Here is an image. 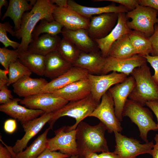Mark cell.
<instances>
[{
  "instance_id": "7402d4cb",
  "label": "cell",
  "mask_w": 158,
  "mask_h": 158,
  "mask_svg": "<svg viewBox=\"0 0 158 158\" xmlns=\"http://www.w3.org/2000/svg\"><path fill=\"white\" fill-rule=\"evenodd\" d=\"M48 82L44 78H34L25 76L12 84L13 91L19 97H26L40 92Z\"/></svg>"
},
{
  "instance_id": "d6986e66",
  "label": "cell",
  "mask_w": 158,
  "mask_h": 158,
  "mask_svg": "<svg viewBox=\"0 0 158 158\" xmlns=\"http://www.w3.org/2000/svg\"><path fill=\"white\" fill-rule=\"evenodd\" d=\"M21 99L13 98L9 102L0 105V111L22 125L41 116L44 113L42 110L30 109L18 104Z\"/></svg>"
},
{
  "instance_id": "4fadbf2b",
  "label": "cell",
  "mask_w": 158,
  "mask_h": 158,
  "mask_svg": "<svg viewBox=\"0 0 158 158\" xmlns=\"http://www.w3.org/2000/svg\"><path fill=\"white\" fill-rule=\"evenodd\" d=\"M147 63L143 56L136 54L126 59H119L108 56L106 58L105 63L101 75H106L111 71L121 73L128 76L135 68Z\"/></svg>"
},
{
  "instance_id": "83f0119b",
  "label": "cell",
  "mask_w": 158,
  "mask_h": 158,
  "mask_svg": "<svg viewBox=\"0 0 158 158\" xmlns=\"http://www.w3.org/2000/svg\"><path fill=\"white\" fill-rule=\"evenodd\" d=\"M18 60L32 72L39 76L44 75L45 56L27 51L20 52Z\"/></svg>"
},
{
  "instance_id": "44dd1931",
  "label": "cell",
  "mask_w": 158,
  "mask_h": 158,
  "mask_svg": "<svg viewBox=\"0 0 158 158\" xmlns=\"http://www.w3.org/2000/svg\"><path fill=\"white\" fill-rule=\"evenodd\" d=\"M72 66L57 50L54 51L45 56L44 76L53 80L67 72Z\"/></svg>"
},
{
  "instance_id": "e0dca14e",
  "label": "cell",
  "mask_w": 158,
  "mask_h": 158,
  "mask_svg": "<svg viewBox=\"0 0 158 158\" xmlns=\"http://www.w3.org/2000/svg\"><path fill=\"white\" fill-rule=\"evenodd\" d=\"M89 73L84 69L73 66L67 72L48 82L40 92L54 93L73 82L87 78Z\"/></svg>"
},
{
  "instance_id": "ab89813d",
  "label": "cell",
  "mask_w": 158,
  "mask_h": 158,
  "mask_svg": "<svg viewBox=\"0 0 158 158\" xmlns=\"http://www.w3.org/2000/svg\"><path fill=\"white\" fill-rule=\"evenodd\" d=\"M95 1H107L118 3L125 7L129 11L134 9L139 5L138 0H99Z\"/></svg>"
},
{
  "instance_id": "f35d334b",
  "label": "cell",
  "mask_w": 158,
  "mask_h": 158,
  "mask_svg": "<svg viewBox=\"0 0 158 158\" xmlns=\"http://www.w3.org/2000/svg\"><path fill=\"white\" fill-rule=\"evenodd\" d=\"M0 103L1 104H7L13 99L11 91L6 85L0 88Z\"/></svg>"
},
{
  "instance_id": "7a4b0ae2",
  "label": "cell",
  "mask_w": 158,
  "mask_h": 158,
  "mask_svg": "<svg viewBox=\"0 0 158 158\" xmlns=\"http://www.w3.org/2000/svg\"><path fill=\"white\" fill-rule=\"evenodd\" d=\"M54 6L49 0H37L32 9L24 13L20 29L15 31V37L21 39L18 49L19 52L27 51L29 45L33 40L32 33L39 21L43 19L50 21L54 20L52 15Z\"/></svg>"
},
{
  "instance_id": "6da1fadb",
  "label": "cell",
  "mask_w": 158,
  "mask_h": 158,
  "mask_svg": "<svg viewBox=\"0 0 158 158\" xmlns=\"http://www.w3.org/2000/svg\"><path fill=\"white\" fill-rule=\"evenodd\" d=\"M76 141L79 157L84 158L92 153L109 152L105 137L107 130L101 122L97 125L91 126L83 121L76 129Z\"/></svg>"
},
{
  "instance_id": "bcb514c9",
  "label": "cell",
  "mask_w": 158,
  "mask_h": 158,
  "mask_svg": "<svg viewBox=\"0 0 158 158\" xmlns=\"http://www.w3.org/2000/svg\"><path fill=\"white\" fill-rule=\"evenodd\" d=\"M146 106L148 107L156 116L157 121V125L158 129V102H147L146 104Z\"/></svg>"
},
{
  "instance_id": "d4e9b609",
  "label": "cell",
  "mask_w": 158,
  "mask_h": 158,
  "mask_svg": "<svg viewBox=\"0 0 158 158\" xmlns=\"http://www.w3.org/2000/svg\"><path fill=\"white\" fill-rule=\"evenodd\" d=\"M61 39L57 35L44 34L33 39L28 46L29 52L44 56L57 50Z\"/></svg>"
},
{
  "instance_id": "cb8c5ba5",
  "label": "cell",
  "mask_w": 158,
  "mask_h": 158,
  "mask_svg": "<svg viewBox=\"0 0 158 158\" xmlns=\"http://www.w3.org/2000/svg\"><path fill=\"white\" fill-rule=\"evenodd\" d=\"M63 37L71 42L81 51L90 52L96 51V44L85 29L70 30L63 28Z\"/></svg>"
},
{
  "instance_id": "f546056e",
  "label": "cell",
  "mask_w": 158,
  "mask_h": 158,
  "mask_svg": "<svg viewBox=\"0 0 158 158\" xmlns=\"http://www.w3.org/2000/svg\"><path fill=\"white\" fill-rule=\"evenodd\" d=\"M48 128L24 150L16 154L17 158H37L47 147Z\"/></svg>"
},
{
  "instance_id": "4dcf8cb0",
  "label": "cell",
  "mask_w": 158,
  "mask_h": 158,
  "mask_svg": "<svg viewBox=\"0 0 158 158\" xmlns=\"http://www.w3.org/2000/svg\"><path fill=\"white\" fill-rule=\"evenodd\" d=\"M132 45L137 54L142 56L151 54V44L149 38L138 31L132 30L128 34Z\"/></svg>"
},
{
  "instance_id": "60d3db41",
  "label": "cell",
  "mask_w": 158,
  "mask_h": 158,
  "mask_svg": "<svg viewBox=\"0 0 158 158\" xmlns=\"http://www.w3.org/2000/svg\"><path fill=\"white\" fill-rule=\"evenodd\" d=\"M70 157L60 152L51 151L47 148L37 158H68Z\"/></svg>"
},
{
  "instance_id": "8fae6325",
  "label": "cell",
  "mask_w": 158,
  "mask_h": 158,
  "mask_svg": "<svg viewBox=\"0 0 158 158\" xmlns=\"http://www.w3.org/2000/svg\"><path fill=\"white\" fill-rule=\"evenodd\" d=\"M128 76L123 73L113 71L109 74L95 75L89 73L91 94L100 103L102 96L113 86L124 80Z\"/></svg>"
},
{
  "instance_id": "4316f807",
  "label": "cell",
  "mask_w": 158,
  "mask_h": 158,
  "mask_svg": "<svg viewBox=\"0 0 158 158\" xmlns=\"http://www.w3.org/2000/svg\"><path fill=\"white\" fill-rule=\"evenodd\" d=\"M28 1L26 0H10L7 10L1 19V21L9 17L13 21L15 31L19 30L25 12L30 11L33 7Z\"/></svg>"
},
{
  "instance_id": "d6a6232c",
  "label": "cell",
  "mask_w": 158,
  "mask_h": 158,
  "mask_svg": "<svg viewBox=\"0 0 158 158\" xmlns=\"http://www.w3.org/2000/svg\"><path fill=\"white\" fill-rule=\"evenodd\" d=\"M57 50L63 57L72 65L81 51L70 40L63 37Z\"/></svg>"
},
{
  "instance_id": "8992f818",
  "label": "cell",
  "mask_w": 158,
  "mask_h": 158,
  "mask_svg": "<svg viewBox=\"0 0 158 158\" xmlns=\"http://www.w3.org/2000/svg\"><path fill=\"white\" fill-rule=\"evenodd\" d=\"M158 11L152 8L138 5L134 10L126 13L128 27L140 31L149 38L153 34L154 25L158 24Z\"/></svg>"
},
{
  "instance_id": "f6af8a7d",
  "label": "cell",
  "mask_w": 158,
  "mask_h": 158,
  "mask_svg": "<svg viewBox=\"0 0 158 158\" xmlns=\"http://www.w3.org/2000/svg\"><path fill=\"white\" fill-rule=\"evenodd\" d=\"M8 70L0 69V88L5 85H7L9 81Z\"/></svg>"
},
{
  "instance_id": "ba28073f",
  "label": "cell",
  "mask_w": 158,
  "mask_h": 158,
  "mask_svg": "<svg viewBox=\"0 0 158 158\" xmlns=\"http://www.w3.org/2000/svg\"><path fill=\"white\" fill-rule=\"evenodd\" d=\"M68 102L53 93L40 92L24 98L19 103L28 108L49 114L59 110Z\"/></svg>"
},
{
  "instance_id": "74e56055",
  "label": "cell",
  "mask_w": 158,
  "mask_h": 158,
  "mask_svg": "<svg viewBox=\"0 0 158 158\" xmlns=\"http://www.w3.org/2000/svg\"><path fill=\"white\" fill-rule=\"evenodd\" d=\"M154 28L153 34L149 37L152 49L151 54L152 56H158V24L155 25Z\"/></svg>"
},
{
  "instance_id": "681fc988",
  "label": "cell",
  "mask_w": 158,
  "mask_h": 158,
  "mask_svg": "<svg viewBox=\"0 0 158 158\" xmlns=\"http://www.w3.org/2000/svg\"><path fill=\"white\" fill-rule=\"evenodd\" d=\"M101 158H118L114 152H102L99 154Z\"/></svg>"
},
{
  "instance_id": "5b68a950",
  "label": "cell",
  "mask_w": 158,
  "mask_h": 158,
  "mask_svg": "<svg viewBox=\"0 0 158 158\" xmlns=\"http://www.w3.org/2000/svg\"><path fill=\"white\" fill-rule=\"evenodd\" d=\"M122 116L123 117H128L137 125L140 132V136L145 142H149L147 134L150 131L158 130L151 112L148 109L133 100L128 99Z\"/></svg>"
},
{
  "instance_id": "ac0fdd59",
  "label": "cell",
  "mask_w": 158,
  "mask_h": 158,
  "mask_svg": "<svg viewBox=\"0 0 158 158\" xmlns=\"http://www.w3.org/2000/svg\"><path fill=\"white\" fill-rule=\"evenodd\" d=\"M51 114L44 113L39 117L22 125L25 134L21 139L16 141L12 147L15 153L17 154L21 152L25 148L29 141L48 123L50 119Z\"/></svg>"
},
{
  "instance_id": "f907efd6",
  "label": "cell",
  "mask_w": 158,
  "mask_h": 158,
  "mask_svg": "<svg viewBox=\"0 0 158 158\" xmlns=\"http://www.w3.org/2000/svg\"><path fill=\"white\" fill-rule=\"evenodd\" d=\"M8 4L7 1L6 0H0V16L1 17V9L2 7L4 6L5 8H7L8 6Z\"/></svg>"
},
{
  "instance_id": "11a10c76",
  "label": "cell",
  "mask_w": 158,
  "mask_h": 158,
  "mask_svg": "<svg viewBox=\"0 0 158 158\" xmlns=\"http://www.w3.org/2000/svg\"><path fill=\"white\" fill-rule=\"evenodd\" d=\"M79 158H82V157H79Z\"/></svg>"
},
{
  "instance_id": "ee69618b",
  "label": "cell",
  "mask_w": 158,
  "mask_h": 158,
  "mask_svg": "<svg viewBox=\"0 0 158 158\" xmlns=\"http://www.w3.org/2000/svg\"><path fill=\"white\" fill-rule=\"evenodd\" d=\"M138 2L140 5L150 7L158 11V0H138Z\"/></svg>"
},
{
  "instance_id": "d590c367",
  "label": "cell",
  "mask_w": 158,
  "mask_h": 158,
  "mask_svg": "<svg viewBox=\"0 0 158 158\" xmlns=\"http://www.w3.org/2000/svg\"><path fill=\"white\" fill-rule=\"evenodd\" d=\"M19 53L18 49L11 50L5 47L0 48V63L5 70H8L10 64L18 60Z\"/></svg>"
},
{
  "instance_id": "ffe728a7",
  "label": "cell",
  "mask_w": 158,
  "mask_h": 158,
  "mask_svg": "<svg viewBox=\"0 0 158 158\" xmlns=\"http://www.w3.org/2000/svg\"><path fill=\"white\" fill-rule=\"evenodd\" d=\"M69 102L81 100L91 94L88 78L73 82L54 92Z\"/></svg>"
},
{
  "instance_id": "484cf974",
  "label": "cell",
  "mask_w": 158,
  "mask_h": 158,
  "mask_svg": "<svg viewBox=\"0 0 158 158\" xmlns=\"http://www.w3.org/2000/svg\"><path fill=\"white\" fill-rule=\"evenodd\" d=\"M68 4L71 8L83 16L89 18L93 16L106 13H127L129 11L127 8L121 5L117 6L114 4L102 7H90L82 6L73 1L69 0Z\"/></svg>"
},
{
  "instance_id": "9c48e42d",
  "label": "cell",
  "mask_w": 158,
  "mask_h": 158,
  "mask_svg": "<svg viewBox=\"0 0 158 158\" xmlns=\"http://www.w3.org/2000/svg\"><path fill=\"white\" fill-rule=\"evenodd\" d=\"M89 117L98 118L110 133L122 131L120 122L115 114L113 98L108 91L102 96L99 104Z\"/></svg>"
},
{
  "instance_id": "8d00e7d4",
  "label": "cell",
  "mask_w": 158,
  "mask_h": 158,
  "mask_svg": "<svg viewBox=\"0 0 158 158\" xmlns=\"http://www.w3.org/2000/svg\"><path fill=\"white\" fill-rule=\"evenodd\" d=\"M142 56L145 58L147 62H148L154 69V73L152 75V77L158 85V56H152L148 54Z\"/></svg>"
},
{
  "instance_id": "7c38bea8",
  "label": "cell",
  "mask_w": 158,
  "mask_h": 158,
  "mask_svg": "<svg viewBox=\"0 0 158 158\" xmlns=\"http://www.w3.org/2000/svg\"><path fill=\"white\" fill-rule=\"evenodd\" d=\"M52 15L54 20L68 30H87L90 24L89 18L83 16L68 6L61 7L54 5Z\"/></svg>"
},
{
  "instance_id": "603a6c76",
  "label": "cell",
  "mask_w": 158,
  "mask_h": 158,
  "mask_svg": "<svg viewBox=\"0 0 158 158\" xmlns=\"http://www.w3.org/2000/svg\"><path fill=\"white\" fill-rule=\"evenodd\" d=\"M105 61L106 58L97 51L88 53L81 51L73 66L84 69L90 74L97 75L101 74Z\"/></svg>"
},
{
  "instance_id": "f1b7e54d",
  "label": "cell",
  "mask_w": 158,
  "mask_h": 158,
  "mask_svg": "<svg viewBox=\"0 0 158 158\" xmlns=\"http://www.w3.org/2000/svg\"><path fill=\"white\" fill-rule=\"evenodd\" d=\"M128 34L122 36L113 43L108 56L126 59L137 54L132 45Z\"/></svg>"
},
{
  "instance_id": "52a82bcc",
  "label": "cell",
  "mask_w": 158,
  "mask_h": 158,
  "mask_svg": "<svg viewBox=\"0 0 158 158\" xmlns=\"http://www.w3.org/2000/svg\"><path fill=\"white\" fill-rule=\"evenodd\" d=\"M114 133L116 145L114 152L118 158H136L140 154H150L154 145L153 141L141 144L138 140L127 137L119 132Z\"/></svg>"
},
{
  "instance_id": "2e32d148",
  "label": "cell",
  "mask_w": 158,
  "mask_h": 158,
  "mask_svg": "<svg viewBox=\"0 0 158 158\" xmlns=\"http://www.w3.org/2000/svg\"><path fill=\"white\" fill-rule=\"evenodd\" d=\"M128 20L126 13H119L117 23L111 32L105 37L94 40L103 57L108 56L109 50L114 42L122 36L129 34L132 30L127 25Z\"/></svg>"
},
{
  "instance_id": "5bb4252c",
  "label": "cell",
  "mask_w": 158,
  "mask_h": 158,
  "mask_svg": "<svg viewBox=\"0 0 158 158\" xmlns=\"http://www.w3.org/2000/svg\"><path fill=\"white\" fill-rule=\"evenodd\" d=\"M118 14L109 13L91 17L89 26L86 30L90 37L95 40L107 36L116 26Z\"/></svg>"
},
{
  "instance_id": "816d5d0a",
  "label": "cell",
  "mask_w": 158,
  "mask_h": 158,
  "mask_svg": "<svg viewBox=\"0 0 158 158\" xmlns=\"http://www.w3.org/2000/svg\"><path fill=\"white\" fill-rule=\"evenodd\" d=\"M84 158H101L99 154L96 153L90 154L86 155Z\"/></svg>"
},
{
  "instance_id": "db71d44e",
  "label": "cell",
  "mask_w": 158,
  "mask_h": 158,
  "mask_svg": "<svg viewBox=\"0 0 158 158\" xmlns=\"http://www.w3.org/2000/svg\"><path fill=\"white\" fill-rule=\"evenodd\" d=\"M79 157L78 155H73L69 157V158H79Z\"/></svg>"
},
{
  "instance_id": "7dc6e473",
  "label": "cell",
  "mask_w": 158,
  "mask_h": 158,
  "mask_svg": "<svg viewBox=\"0 0 158 158\" xmlns=\"http://www.w3.org/2000/svg\"><path fill=\"white\" fill-rule=\"evenodd\" d=\"M154 139L156 143L154 145L150 155L152 156L153 158H158V134H156Z\"/></svg>"
},
{
  "instance_id": "277c9868",
  "label": "cell",
  "mask_w": 158,
  "mask_h": 158,
  "mask_svg": "<svg viewBox=\"0 0 158 158\" xmlns=\"http://www.w3.org/2000/svg\"><path fill=\"white\" fill-rule=\"evenodd\" d=\"M99 103L92 95L79 100L69 102L59 110L51 113L49 128L52 129L54 124L59 118L67 116L74 118L75 123L71 126H68L69 130H75L78 125L86 118L89 117Z\"/></svg>"
},
{
  "instance_id": "9a60e30c",
  "label": "cell",
  "mask_w": 158,
  "mask_h": 158,
  "mask_svg": "<svg viewBox=\"0 0 158 158\" xmlns=\"http://www.w3.org/2000/svg\"><path fill=\"white\" fill-rule=\"evenodd\" d=\"M135 85V79L131 75L122 82L111 87L108 90L114 101L116 115L120 122L122 121L123 112L128 98Z\"/></svg>"
},
{
  "instance_id": "e575fe53",
  "label": "cell",
  "mask_w": 158,
  "mask_h": 158,
  "mask_svg": "<svg viewBox=\"0 0 158 158\" xmlns=\"http://www.w3.org/2000/svg\"><path fill=\"white\" fill-rule=\"evenodd\" d=\"M7 32H9L13 36H16V31L13 30L9 22L0 23V42L5 48L11 46L15 50L18 49L20 43L10 40L7 35Z\"/></svg>"
},
{
  "instance_id": "c3c4849f",
  "label": "cell",
  "mask_w": 158,
  "mask_h": 158,
  "mask_svg": "<svg viewBox=\"0 0 158 158\" xmlns=\"http://www.w3.org/2000/svg\"><path fill=\"white\" fill-rule=\"evenodd\" d=\"M52 4L55 3L56 5L61 7H66L68 6L67 0H49Z\"/></svg>"
},
{
  "instance_id": "b9f144b4",
  "label": "cell",
  "mask_w": 158,
  "mask_h": 158,
  "mask_svg": "<svg viewBox=\"0 0 158 158\" xmlns=\"http://www.w3.org/2000/svg\"><path fill=\"white\" fill-rule=\"evenodd\" d=\"M4 147L0 144V158H17L16 154L14 152L11 147L5 145Z\"/></svg>"
},
{
  "instance_id": "836d02e7",
  "label": "cell",
  "mask_w": 158,
  "mask_h": 158,
  "mask_svg": "<svg viewBox=\"0 0 158 158\" xmlns=\"http://www.w3.org/2000/svg\"><path fill=\"white\" fill-rule=\"evenodd\" d=\"M32 73L28 68L21 63L19 60L11 63L8 69L9 81L7 85L8 86L13 84L24 76H30Z\"/></svg>"
},
{
  "instance_id": "30bf717a",
  "label": "cell",
  "mask_w": 158,
  "mask_h": 158,
  "mask_svg": "<svg viewBox=\"0 0 158 158\" xmlns=\"http://www.w3.org/2000/svg\"><path fill=\"white\" fill-rule=\"evenodd\" d=\"M55 136L47 139V148L70 156L78 155L76 141V130H69L63 126L54 131Z\"/></svg>"
},
{
  "instance_id": "f5cc1de1",
  "label": "cell",
  "mask_w": 158,
  "mask_h": 158,
  "mask_svg": "<svg viewBox=\"0 0 158 158\" xmlns=\"http://www.w3.org/2000/svg\"><path fill=\"white\" fill-rule=\"evenodd\" d=\"M28 1H30V4L32 6H33L36 4L37 0H28Z\"/></svg>"
},
{
  "instance_id": "7bdbcfd3",
  "label": "cell",
  "mask_w": 158,
  "mask_h": 158,
  "mask_svg": "<svg viewBox=\"0 0 158 158\" xmlns=\"http://www.w3.org/2000/svg\"><path fill=\"white\" fill-rule=\"evenodd\" d=\"M17 124L16 120L9 119L6 120L4 124V129L7 133H12L16 130Z\"/></svg>"
},
{
  "instance_id": "1f68e13d",
  "label": "cell",
  "mask_w": 158,
  "mask_h": 158,
  "mask_svg": "<svg viewBox=\"0 0 158 158\" xmlns=\"http://www.w3.org/2000/svg\"><path fill=\"white\" fill-rule=\"evenodd\" d=\"M63 27V25L54 20L50 21L45 19H42L33 30L32 34V38L35 39L43 33L57 35L61 33Z\"/></svg>"
},
{
  "instance_id": "3957f363",
  "label": "cell",
  "mask_w": 158,
  "mask_h": 158,
  "mask_svg": "<svg viewBox=\"0 0 158 158\" xmlns=\"http://www.w3.org/2000/svg\"><path fill=\"white\" fill-rule=\"evenodd\" d=\"M135 85L128 98L145 106L149 102H158V85L154 80L147 63L135 68L130 74Z\"/></svg>"
}]
</instances>
